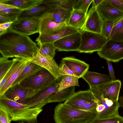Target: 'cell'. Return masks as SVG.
<instances>
[{
  "mask_svg": "<svg viewBox=\"0 0 123 123\" xmlns=\"http://www.w3.org/2000/svg\"><path fill=\"white\" fill-rule=\"evenodd\" d=\"M38 50L37 43L28 36L8 29L0 34V52L6 58H20L27 60L33 57Z\"/></svg>",
  "mask_w": 123,
  "mask_h": 123,
  "instance_id": "6da1fadb",
  "label": "cell"
},
{
  "mask_svg": "<svg viewBox=\"0 0 123 123\" xmlns=\"http://www.w3.org/2000/svg\"><path fill=\"white\" fill-rule=\"evenodd\" d=\"M0 109L6 112L12 121L27 123H36L37 117L43 110L39 107H31L10 99L4 95L0 96Z\"/></svg>",
  "mask_w": 123,
  "mask_h": 123,
  "instance_id": "7a4b0ae2",
  "label": "cell"
},
{
  "mask_svg": "<svg viewBox=\"0 0 123 123\" xmlns=\"http://www.w3.org/2000/svg\"><path fill=\"white\" fill-rule=\"evenodd\" d=\"M98 114L95 109L79 110L61 103L55 107L54 118L55 123H88Z\"/></svg>",
  "mask_w": 123,
  "mask_h": 123,
  "instance_id": "3957f363",
  "label": "cell"
},
{
  "mask_svg": "<svg viewBox=\"0 0 123 123\" xmlns=\"http://www.w3.org/2000/svg\"><path fill=\"white\" fill-rule=\"evenodd\" d=\"M81 42L77 51L80 53H92L100 51L107 40L101 34L83 30Z\"/></svg>",
  "mask_w": 123,
  "mask_h": 123,
  "instance_id": "277c9868",
  "label": "cell"
},
{
  "mask_svg": "<svg viewBox=\"0 0 123 123\" xmlns=\"http://www.w3.org/2000/svg\"><path fill=\"white\" fill-rule=\"evenodd\" d=\"M90 90L97 99L101 102L96 108L98 114L94 119L108 117L119 114L118 109L120 107L119 102H114L105 98L97 86L92 87Z\"/></svg>",
  "mask_w": 123,
  "mask_h": 123,
  "instance_id": "5b68a950",
  "label": "cell"
},
{
  "mask_svg": "<svg viewBox=\"0 0 123 123\" xmlns=\"http://www.w3.org/2000/svg\"><path fill=\"white\" fill-rule=\"evenodd\" d=\"M56 81L52 75L44 68L23 80L19 84L22 87L35 90H42Z\"/></svg>",
  "mask_w": 123,
  "mask_h": 123,
  "instance_id": "8992f818",
  "label": "cell"
},
{
  "mask_svg": "<svg viewBox=\"0 0 123 123\" xmlns=\"http://www.w3.org/2000/svg\"><path fill=\"white\" fill-rule=\"evenodd\" d=\"M27 60L47 70L53 76L56 81L60 82L63 76L67 74L61 69L54 58L49 56L43 55L38 52L33 57Z\"/></svg>",
  "mask_w": 123,
  "mask_h": 123,
  "instance_id": "52a82bcc",
  "label": "cell"
},
{
  "mask_svg": "<svg viewBox=\"0 0 123 123\" xmlns=\"http://www.w3.org/2000/svg\"><path fill=\"white\" fill-rule=\"evenodd\" d=\"M100 58L114 62L123 59V42H116L109 39L101 50L97 52Z\"/></svg>",
  "mask_w": 123,
  "mask_h": 123,
  "instance_id": "ba28073f",
  "label": "cell"
},
{
  "mask_svg": "<svg viewBox=\"0 0 123 123\" xmlns=\"http://www.w3.org/2000/svg\"><path fill=\"white\" fill-rule=\"evenodd\" d=\"M39 91L24 87L18 84L11 87L6 92L4 95L10 99L26 105Z\"/></svg>",
  "mask_w": 123,
  "mask_h": 123,
  "instance_id": "9c48e42d",
  "label": "cell"
},
{
  "mask_svg": "<svg viewBox=\"0 0 123 123\" xmlns=\"http://www.w3.org/2000/svg\"><path fill=\"white\" fill-rule=\"evenodd\" d=\"M58 6L56 4L49 0H43L39 4L30 9L22 11L17 19L36 18H40L45 14L52 12Z\"/></svg>",
  "mask_w": 123,
  "mask_h": 123,
  "instance_id": "30bf717a",
  "label": "cell"
},
{
  "mask_svg": "<svg viewBox=\"0 0 123 123\" xmlns=\"http://www.w3.org/2000/svg\"><path fill=\"white\" fill-rule=\"evenodd\" d=\"M40 18L17 19L8 29L12 31L28 36L39 33Z\"/></svg>",
  "mask_w": 123,
  "mask_h": 123,
  "instance_id": "8fae6325",
  "label": "cell"
},
{
  "mask_svg": "<svg viewBox=\"0 0 123 123\" xmlns=\"http://www.w3.org/2000/svg\"><path fill=\"white\" fill-rule=\"evenodd\" d=\"M99 101L89 89L75 92L64 103L74 108L83 110L84 106L87 103Z\"/></svg>",
  "mask_w": 123,
  "mask_h": 123,
  "instance_id": "7c38bea8",
  "label": "cell"
},
{
  "mask_svg": "<svg viewBox=\"0 0 123 123\" xmlns=\"http://www.w3.org/2000/svg\"><path fill=\"white\" fill-rule=\"evenodd\" d=\"M67 26V23L58 24L55 23L47 13L40 18L39 35L56 34L62 31Z\"/></svg>",
  "mask_w": 123,
  "mask_h": 123,
  "instance_id": "4fadbf2b",
  "label": "cell"
},
{
  "mask_svg": "<svg viewBox=\"0 0 123 123\" xmlns=\"http://www.w3.org/2000/svg\"><path fill=\"white\" fill-rule=\"evenodd\" d=\"M96 9L104 21L114 23L123 18V12L113 6L109 0H103Z\"/></svg>",
  "mask_w": 123,
  "mask_h": 123,
  "instance_id": "5bb4252c",
  "label": "cell"
},
{
  "mask_svg": "<svg viewBox=\"0 0 123 123\" xmlns=\"http://www.w3.org/2000/svg\"><path fill=\"white\" fill-rule=\"evenodd\" d=\"M80 31L63 37L54 42L58 51H77L80 45Z\"/></svg>",
  "mask_w": 123,
  "mask_h": 123,
  "instance_id": "9a60e30c",
  "label": "cell"
},
{
  "mask_svg": "<svg viewBox=\"0 0 123 123\" xmlns=\"http://www.w3.org/2000/svg\"><path fill=\"white\" fill-rule=\"evenodd\" d=\"M59 86L56 81L47 87L40 90L27 104L31 107L41 108L48 103L47 100L53 94L58 91Z\"/></svg>",
  "mask_w": 123,
  "mask_h": 123,
  "instance_id": "2e32d148",
  "label": "cell"
},
{
  "mask_svg": "<svg viewBox=\"0 0 123 123\" xmlns=\"http://www.w3.org/2000/svg\"><path fill=\"white\" fill-rule=\"evenodd\" d=\"M103 22L104 20L96 8L92 6L87 13L85 23L82 31L101 34Z\"/></svg>",
  "mask_w": 123,
  "mask_h": 123,
  "instance_id": "e0dca14e",
  "label": "cell"
},
{
  "mask_svg": "<svg viewBox=\"0 0 123 123\" xmlns=\"http://www.w3.org/2000/svg\"><path fill=\"white\" fill-rule=\"evenodd\" d=\"M121 85V80H117L101 83L96 86L104 98L114 102H118Z\"/></svg>",
  "mask_w": 123,
  "mask_h": 123,
  "instance_id": "ac0fdd59",
  "label": "cell"
},
{
  "mask_svg": "<svg viewBox=\"0 0 123 123\" xmlns=\"http://www.w3.org/2000/svg\"><path fill=\"white\" fill-rule=\"evenodd\" d=\"M61 63L66 64L75 76L79 78H82L89 68V64L84 61L73 57L62 58Z\"/></svg>",
  "mask_w": 123,
  "mask_h": 123,
  "instance_id": "d6986e66",
  "label": "cell"
},
{
  "mask_svg": "<svg viewBox=\"0 0 123 123\" xmlns=\"http://www.w3.org/2000/svg\"><path fill=\"white\" fill-rule=\"evenodd\" d=\"M80 31L77 29L67 26L62 31L55 34L50 35H39L36 39L37 44L54 42L63 37Z\"/></svg>",
  "mask_w": 123,
  "mask_h": 123,
  "instance_id": "ffe728a7",
  "label": "cell"
},
{
  "mask_svg": "<svg viewBox=\"0 0 123 123\" xmlns=\"http://www.w3.org/2000/svg\"><path fill=\"white\" fill-rule=\"evenodd\" d=\"M87 14L81 11L73 9L67 23L68 26L79 30H83Z\"/></svg>",
  "mask_w": 123,
  "mask_h": 123,
  "instance_id": "44dd1931",
  "label": "cell"
},
{
  "mask_svg": "<svg viewBox=\"0 0 123 123\" xmlns=\"http://www.w3.org/2000/svg\"><path fill=\"white\" fill-rule=\"evenodd\" d=\"M82 78L88 84L90 87L112 81L107 74L88 71Z\"/></svg>",
  "mask_w": 123,
  "mask_h": 123,
  "instance_id": "7402d4cb",
  "label": "cell"
},
{
  "mask_svg": "<svg viewBox=\"0 0 123 123\" xmlns=\"http://www.w3.org/2000/svg\"><path fill=\"white\" fill-rule=\"evenodd\" d=\"M43 1V0H0V3L12 5L23 11L33 7Z\"/></svg>",
  "mask_w": 123,
  "mask_h": 123,
  "instance_id": "603a6c76",
  "label": "cell"
},
{
  "mask_svg": "<svg viewBox=\"0 0 123 123\" xmlns=\"http://www.w3.org/2000/svg\"><path fill=\"white\" fill-rule=\"evenodd\" d=\"M74 86L58 90L51 95L47 100L48 103L52 102H61L66 101L75 92Z\"/></svg>",
  "mask_w": 123,
  "mask_h": 123,
  "instance_id": "cb8c5ba5",
  "label": "cell"
},
{
  "mask_svg": "<svg viewBox=\"0 0 123 123\" xmlns=\"http://www.w3.org/2000/svg\"><path fill=\"white\" fill-rule=\"evenodd\" d=\"M43 68L42 67L30 62L28 65L24 68L11 86L19 84L23 80L34 75Z\"/></svg>",
  "mask_w": 123,
  "mask_h": 123,
  "instance_id": "d4e9b609",
  "label": "cell"
},
{
  "mask_svg": "<svg viewBox=\"0 0 123 123\" xmlns=\"http://www.w3.org/2000/svg\"><path fill=\"white\" fill-rule=\"evenodd\" d=\"M30 62L29 61L25 60L23 63L9 78L1 89H0V96L4 95L6 92L12 86L24 68Z\"/></svg>",
  "mask_w": 123,
  "mask_h": 123,
  "instance_id": "484cf974",
  "label": "cell"
},
{
  "mask_svg": "<svg viewBox=\"0 0 123 123\" xmlns=\"http://www.w3.org/2000/svg\"><path fill=\"white\" fill-rule=\"evenodd\" d=\"M79 78L76 76L66 74L63 75L61 81L58 83L59 86L58 91L72 86H79L78 83Z\"/></svg>",
  "mask_w": 123,
  "mask_h": 123,
  "instance_id": "4316f807",
  "label": "cell"
},
{
  "mask_svg": "<svg viewBox=\"0 0 123 123\" xmlns=\"http://www.w3.org/2000/svg\"><path fill=\"white\" fill-rule=\"evenodd\" d=\"M39 46L38 52L41 55H48L54 58L57 49L54 42L48 43L37 44Z\"/></svg>",
  "mask_w": 123,
  "mask_h": 123,
  "instance_id": "83f0119b",
  "label": "cell"
},
{
  "mask_svg": "<svg viewBox=\"0 0 123 123\" xmlns=\"http://www.w3.org/2000/svg\"><path fill=\"white\" fill-rule=\"evenodd\" d=\"M25 60L20 58H15V60L12 66L2 79L0 81V89H1L9 78L23 63Z\"/></svg>",
  "mask_w": 123,
  "mask_h": 123,
  "instance_id": "f1b7e54d",
  "label": "cell"
},
{
  "mask_svg": "<svg viewBox=\"0 0 123 123\" xmlns=\"http://www.w3.org/2000/svg\"><path fill=\"white\" fill-rule=\"evenodd\" d=\"M15 59L12 60L2 56L0 58V81L3 78L8 71L10 68Z\"/></svg>",
  "mask_w": 123,
  "mask_h": 123,
  "instance_id": "f546056e",
  "label": "cell"
},
{
  "mask_svg": "<svg viewBox=\"0 0 123 123\" xmlns=\"http://www.w3.org/2000/svg\"><path fill=\"white\" fill-rule=\"evenodd\" d=\"M72 12L59 6L52 12L48 13V15L52 18H69Z\"/></svg>",
  "mask_w": 123,
  "mask_h": 123,
  "instance_id": "4dcf8cb0",
  "label": "cell"
},
{
  "mask_svg": "<svg viewBox=\"0 0 123 123\" xmlns=\"http://www.w3.org/2000/svg\"><path fill=\"white\" fill-rule=\"evenodd\" d=\"M88 123H123V117L117 115L108 117L94 119Z\"/></svg>",
  "mask_w": 123,
  "mask_h": 123,
  "instance_id": "1f68e13d",
  "label": "cell"
},
{
  "mask_svg": "<svg viewBox=\"0 0 123 123\" xmlns=\"http://www.w3.org/2000/svg\"><path fill=\"white\" fill-rule=\"evenodd\" d=\"M93 0H74L73 9L80 10L87 14L88 8Z\"/></svg>",
  "mask_w": 123,
  "mask_h": 123,
  "instance_id": "d6a6232c",
  "label": "cell"
},
{
  "mask_svg": "<svg viewBox=\"0 0 123 123\" xmlns=\"http://www.w3.org/2000/svg\"><path fill=\"white\" fill-rule=\"evenodd\" d=\"M22 11L19 9H11L0 11V15L11 19L13 21L17 19L19 14Z\"/></svg>",
  "mask_w": 123,
  "mask_h": 123,
  "instance_id": "836d02e7",
  "label": "cell"
},
{
  "mask_svg": "<svg viewBox=\"0 0 123 123\" xmlns=\"http://www.w3.org/2000/svg\"><path fill=\"white\" fill-rule=\"evenodd\" d=\"M57 4L59 6L72 12L73 10L74 0H49Z\"/></svg>",
  "mask_w": 123,
  "mask_h": 123,
  "instance_id": "e575fe53",
  "label": "cell"
},
{
  "mask_svg": "<svg viewBox=\"0 0 123 123\" xmlns=\"http://www.w3.org/2000/svg\"><path fill=\"white\" fill-rule=\"evenodd\" d=\"M114 23L104 21L101 34L107 40L110 38V34Z\"/></svg>",
  "mask_w": 123,
  "mask_h": 123,
  "instance_id": "d590c367",
  "label": "cell"
},
{
  "mask_svg": "<svg viewBox=\"0 0 123 123\" xmlns=\"http://www.w3.org/2000/svg\"><path fill=\"white\" fill-rule=\"evenodd\" d=\"M12 121L8 113L0 109V123H11Z\"/></svg>",
  "mask_w": 123,
  "mask_h": 123,
  "instance_id": "8d00e7d4",
  "label": "cell"
},
{
  "mask_svg": "<svg viewBox=\"0 0 123 123\" xmlns=\"http://www.w3.org/2000/svg\"><path fill=\"white\" fill-rule=\"evenodd\" d=\"M123 26V18L114 22L111 33L110 38L117 33Z\"/></svg>",
  "mask_w": 123,
  "mask_h": 123,
  "instance_id": "74e56055",
  "label": "cell"
},
{
  "mask_svg": "<svg viewBox=\"0 0 123 123\" xmlns=\"http://www.w3.org/2000/svg\"><path fill=\"white\" fill-rule=\"evenodd\" d=\"M110 39L116 42H123V26Z\"/></svg>",
  "mask_w": 123,
  "mask_h": 123,
  "instance_id": "f35d334b",
  "label": "cell"
},
{
  "mask_svg": "<svg viewBox=\"0 0 123 123\" xmlns=\"http://www.w3.org/2000/svg\"><path fill=\"white\" fill-rule=\"evenodd\" d=\"M111 5L118 10L123 12V0H109Z\"/></svg>",
  "mask_w": 123,
  "mask_h": 123,
  "instance_id": "ab89813d",
  "label": "cell"
},
{
  "mask_svg": "<svg viewBox=\"0 0 123 123\" xmlns=\"http://www.w3.org/2000/svg\"><path fill=\"white\" fill-rule=\"evenodd\" d=\"M106 60L107 64L108 69L109 72V77L110 78L112 81H115L116 80L115 75L114 69L111 62L107 60Z\"/></svg>",
  "mask_w": 123,
  "mask_h": 123,
  "instance_id": "60d3db41",
  "label": "cell"
},
{
  "mask_svg": "<svg viewBox=\"0 0 123 123\" xmlns=\"http://www.w3.org/2000/svg\"><path fill=\"white\" fill-rule=\"evenodd\" d=\"M60 67L61 69L67 74L75 76L72 72L65 64L61 63Z\"/></svg>",
  "mask_w": 123,
  "mask_h": 123,
  "instance_id": "b9f144b4",
  "label": "cell"
},
{
  "mask_svg": "<svg viewBox=\"0 0 123 123\" xmlns=\"http://www.w3.org/2000/svg\"><path fill=\"white\" fill-rule=\"evenodd\" d=\"M14 22L0 24V32H3L8 29Z\"/></svg>",
  "mask_w": 123,
  "mask_h": 123,
  "instance_id": "7bdbcfd3",
  "label": "cell"
},
{
  "mask_svg": "<svg viewBox=\"0 0 123 123\" xmlns=\"http://www.w3.org/2000/svg\"><path fill=\"white\" fill-rule=\"evenodd\" d=\"M18 9L12 5L0 3V11L11 9Z\"/></svg>",
  "mask_w": 123,
  "mask_h": 123,
  "instance_id": "ee69618b",
  "label": "cell"
},
{
  "mask_svg": "<svg viewBox=\"0 0 123 123\" xmlns=\"http://www.w3.org/2000/svg\"><path fill=\"white\" fill-rule=\"evenodd\" d=\"M69 18H64L55 19H53L55 23L58 24H61L64 23H67Z\"/></svg>",
  "mask_w": 123,
  "mask_h": 123,
  "instance_id": "f6af8a7d",
  "label": "cell"
},
{
  "mask_svg": "<svg viewBox=\"0 0 123 123\" xmlns=\"http://www.w3.org/2000/svg\"><path fill=\"white\" fill-rule=\"evenodd\" d=\"M12 22L14 21L10 18L0 15V24Z\"/></svg>",
  "mask_w": 123,
  "mask_h": 123,
  "instance_id": "bcb514c9",
  "label": "cell"
},
{
  "mask_svg": "<svg viewBox=\"0 0 123 123\" xmlns=\"http://www.w3.org/2000/svg\"><path fill=\"white\" fill-rule=\"evenodd\" d=\"M103 0H93L92 6L96 8L103 1Z\"/></svg>",
  "mask_w": 123,
  "mask_h": 123,
  "instance_id": "7dc6e473",
  "label": "cell"
},
{
  "mask_svg": "<svg viewBox=\"0 0 123 123\" xmlns=\"http://www.w3.org/2000/svg\"><path fill=\"white\" fill-rule=\"evenodd\" d=\"M119 103L120 107H121L123 108V96L119 97Z\"/></svg>",
  "mask_w": 123,
  "mask_h": 123,
  "instance_id": "c3c4849f",
  "label": "cell"
},
{
  "mask_svg": "<svg viewBox=\"0 0 123 123\" xmlns=\"http://www.w3.org/2000/svg\"><path fill=\"white\" fill-rule=\"evenodd\" d=\"M19 123H25L23 122H19Z\"/></svg>",
  "mask_w": 123,
  "mask_h": 123,
  "instance_id": "681fc988",
  "label": "cell"
}]
</instances>
